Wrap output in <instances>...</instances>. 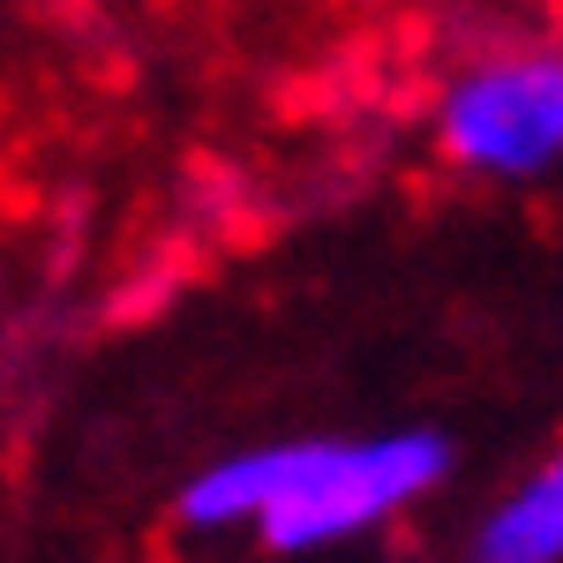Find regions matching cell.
Instances as JSON below:
<instances>
[{
    "label": "cell",
    "mask_w": 563,
    "mask_h": 563,
    "mask_svg": "<svg viewBox=\"0 0 563 563\" xmlns=\"http://www.w3.org/2000/svg\"><path fill=\"white\" fill-rule=\"evenodd\" d=\"M451 474L459 443L435 421L286 435L196 466L174 496V519L188 533H249L271 556H331L421 511L451 488Z\"/></svg>",
    "instance_id": "obj_1"
},
{
    "label": "cell",
    "mask_w": 563,
    "mask_h": 563,
    "mask_svg": "<svg viewBox=\"0 0 563 563\" xmlns=\"http://www.w3.org/2000/svg\"><path fill=\"white\" fill-rule=\"evenodd\" d=\"M443 166L488 188H533L563 158V53L549 38L481 45L429 98Z\"/></svg>",
    "instance_id": "obj_2"
},
{
    "label": "cell",
    "mask_w": 563,
    "mask_h": 563,
    "mask_svg": "<svg viewBox=\"0 0 563 563\" xmlns=\"http://www.w3.org/2000/svg\"><path fill=\"white\" fill-rule=\"evenodd\" d=\"M466 563H563V466L541 459L504 481L466 526Z\"/></svg>",
    "instance_id": "obj_3"
}]
</instances>
